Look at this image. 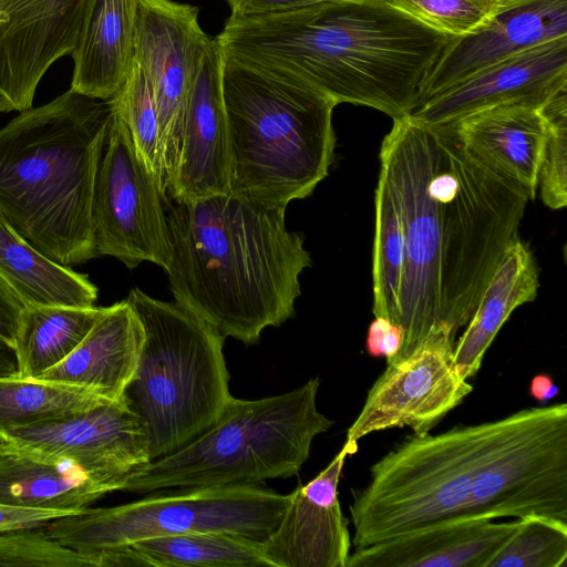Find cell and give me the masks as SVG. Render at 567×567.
<instances>
[{
    "instance_id": "cell-1",
    "label": "cell",
    "mask_w": 567,
    "mask_h": 567,
    "mask_svg": "<svg viewBox=\"0 0 567 567\" xmlns=\"http://www.w3.org/2000/svg\"><path fill=\"white\" fill-rule=\"evenodd\" d=\"M380 173L396 200L406 256L396 324L406 359L435 323H468L506 246L517 236L526 190L476 159L451 124L393 120Z\"/></svg>"
},
{
    "instance_id": "cell-2",
    "label": "cell",
    "mask_w": 567,
    "mask_h": 567,
    "mask_svg": "<svg viewBox=\"0 0 567 567\" xmlns=\"http://www.w3.org/2000/svg\"><path fill=\"white\" fill-rule=\"evenodd\" d=\"M352 497L355 548L454 520L567 522V404L413 434L371 466Z\"/></svg>"
},
{
    "instance_id": "cell-3",
    "label": "cell",
    "mask_w": 567,
    "mask_h": 567,
    "mask_svg": "<svg viewBox=\"0 0 567 567\" xmlns=\"http://www.w3.org/2000/svg\"><path fill=\"white\" fill-rule=\"evenodd\" d=\"M451 35L385 0H330L282 13L230 16L224 54L307 85L336 104L409 116Z\"/></svg>"
},
{
    "instance_id": "cell-4",
    "label": "cell",
    "mask_w": 567,
    "mask_h": 567,
    "mask_svg": "<svg viewBox=\"0 0 567 567\" xmlns=\"http://www.w3.org/2000/svg\"><path fill=\"white\" fill-rule=\"evenodd\" d=\"M175 301L224 338L256 343L295 313L299 277L310 267L305 236L285 208L230 192L165 205Z\"/></svg>"
},
{
    "instance_id": "cell-5",
    "label": "cell",
    "mask_w": 567,
    "mask_h": 567,
    "mask_svg": "<svg viewBox=\"0 0 567 567\" xmlns=\"http://www.w3.org/2000/svg\"><path fill=\"white\" fill-rule=\"evenodd\" d=\"M112 112L68 90L0 127V217L63 266L97 257L92 205Z\"/></svg>"
},
{
    "instance_id": "cell-6",
    "label": "cell",
    "mask_w": 567,
    "mask_h": 567,
    "mask_svg": "<svg viewBox=\"0 0 567 567\" xmlns=\"http://www.w3.org/2000/svg\"><path fill=\"white\" fill-rule=\"evenodd\" d=\"M229 192L287 208L326 178L334 157L332 112L324 94L223 53Z\"/></svg>"
},
{
    "instance_id": "cell-7",
    "label": "cell",
    "mask_w": 567,
    "mask_h": 567,
    "mask_svg": "<svg viewBox=\"0 0 567 567\" xmlns=\"http://www.w3.org/2000/svg\"><path fill=\"white\" fill-rule=\"evenodd\" d=\"M126 301L144 336L122 401L138 419L152 461L205 432L233 398L225 338L176 301L155 299L140 288Z\"/></svg>"
},
{
    "instance_id": "cell-8",
    "label": "cell",
    "mask_w": 567,
    "mask_h": 567,
    "mask_svg": "<svg viewBox=\"0 0 567 567\" xmlns=\"http://www.w3.org/2000/svg\"><path fill=\"white\" fill-rule=\"evenodd\" d=\"M319 386L315 378L282 394L233 396L210 427L174 453L130 471L118 491L257 484L298 474L313 439L333 424L317 408Z\"/></svg>"
},
{
    "instance_id": "cell-9",
    "label": "cell",
    "mask_w": 567,
    "mask_h": 567,
    "mask_svg": "<svg viewBox=\"0 0 567 567\" xmlns=\"http://www.w3.org/2000/svg\"><path fill=\"white\" fill-rule=\"evenodd\" d=\"M127 504L86 507L45 527L61 545L83 554L194 532H220L265 542L279 524L290 494L256 484L157 489Z\"/></svg>"
},
{
    "instance_id": "cell-10",
    "label": "cell",
    "mask_w": 567,
    "mask_h": 567,
    "mask_svg": "<svg viewBox=\"0 0 567 567\" xmlns=\"http://www.w3.org/2000/svg\"><path fill=\"white\" fill-rule=\"evenodd\" d=\"M112 107L94 184L95 250L97 256L114 257L130 269L150 261L166 270L172 257L165 210L169 200L137 153L113 103Z\"/></svg>"
},
{
    "instance_id": "cell-11",
    "label": "cell",
    "mask_w": 567,
    "mask_h": 567,
    "mask_svg": "<svg viewBox=\"0 0 567 567\" xmlns=\"http://www.w3.org/2000/svg\"><path fill=\"white\" fill-rule=\"evenodd\" d=\"M455 334L449 324L435 323L406 359L386 364L346 442L357 444L372 432L404 426L423 435L461 404L473 386L455 368Z\"/></svg>"
},
{
    "instance_id": "cell-12",
    "label": "cell",
    "mask_w": 567,
    "mask_h": 567,
    "mask_svg": "<svg viewBox=\"0 0 567 567\" xmlns=\"http://www.w3.org/2000/svg\"><path fill=\"white\" fill-rule=\"evenodd\" d=\"M212 40L199 27L196 7L137 0L133 60L144 72L156 104L166 187L178 158L188 87Z\"/></svg>"
},
{
    "instance_id": "cell-13",
    "label": "cell",
    "mask_w": 567,
    "mask_h": 567,
    "mask_svg": "<svg viewBox=\"0 0 567 567\" xmlns=\"http://www.w3.org/2000/svg\"><path fill=\"white\" fill-rule=\"evenodd\" d=\"M0 443L118 478L151 461L143 427L123 401H103L72 415L14 429Z\"/></svg>"
},
{
    "instance_id": "cell-14",
    "label": "cell",
    "mask_w": 567,
    "mask_h": 567,
    "mask_svg": "<svg viewBox=\"0 0 567 567\" xmlns=\"http://www.w3.org/2000/svg\"><path fill=\"white\" fill-rule=\"evenodd\" d=\"M89 0H0V113L32 107L47 71L75 48Z\"/></svg>"
},
{
    "instance_id": "cell-15",
    "label": "cell",
    "mask_w": 567,
    "mask_h": 567,
    "mask_svg": "<svg viewBox=\"0 0 567 567\" xmlns=\"http://www.w3.org/2000/svg\"><path fill=\"white\" fill-rule=\"evenodd\" d=\"M567 91V35L498 61L420 104L411 114L429 125L453 124L506 104L545 105Z\"/></svg>"
},
{
    "instance_id": "cell-16",
    "label": "cell",
    "mask_w": 567,
    "mask_h": 567,
    "mask_svg": "<svg viewBox=\"0 0 567 567\" xmlns=\"http://www.w3.org/2000/svg\"><path fill=\"white\" fill-rule=\"evenodd\" d=\"M566 35L567 0L507 2L474 31L451 38L421 84L417 106L498 61Z\"/></svg>"
},
{
    "instance_id": "cell-17",
    "label": "cell",
    "mask_w": 567,
    "mask_h": 567,
    "mask_svg": "<svg viewBox=\"0 0 567 567\" xmlns=\"http://www.w3.org/2000/svg\"><path fill=\"white\" fill-rule=\"evenodd\" d=\"M223 51L214 38L188 87L179 153L167 185L174 202L229 192V145L223 97Z\"/></svg>"
},
{
    "instance_id": "cell-18",
    "label": "cell",
    "mask_w": 567,
    "mask_h": 567,
    "mask_svg": "<svg viewBox=\"0 0 567 567\" xmlns=\"http://www.w3.org/2000/svg\"><path fill=\"white\" fill-rule=\"evenodd\" d=\"M355 446L346 442L323 471L290 493L279 524L261 543L270 567H346L351 538L338 484L346 457Z\"/></svg>"
},
{
    "instance_id": "cell-19",
    "label": "cell",
    "mask_w": 567,
    "mask_h": 567,
    "mask_svg": "<svg viewBox=\"0 0 567 567\" xmlns=\"http://www.w3.org/2000/svg\"><path fill=\"white\" fill-rule=\"evenodd\" d=\"M451 125L476 159L495 174L520 185L529 199L535 198L548 130L544 105L501 104L466 115Z\"/></svg>"
},
{
    "instance_id": "cell-20",
    "label": "cell",
    "mask_w": 567,
    "mask_h": 567,
    "mask_svg": "<svg viewBox=\"0 0 567 567\" xmlns=\"http://www.w3.org/2000/svg\"><path fill=\"white\" fill-rule=\"evenodd\" d=\"M517 520L464 519L355 548L346 567H487Z\"/></svg>"
},
{
    "instance_id": "cell-21",
    "label": "cell",
    "mask_w": 567,
    "mask_h": 567,
    "mask_svg": "<svg viewBox=\"0 0 567 567\" xmlns=\"http://www.w3.org/2000/svg\"><path fill=\"white\" fill-rule=\"evenodd\" d=\"M143 328L125 300L109 306L80 344L39 379L122 401L137 364Z\"/></svg>"
},
{
    "instance_id": "cell-22",
    "label": "cell",
    "mask_w": 567,
    "mask_h": 567,
    "mask_svg": "<svg viewBox=\"0 0 567 567\" xmlns=\"http://www.w3.org/2000/svg\"><path fill=\"white\" fill-rule=\"evenodd\" d=\"M137 0H89L74 50L70 90L97 100L123 86L134 58Z\"/></svg>"
},
{
    "instance_id": "cell-23",
    "label": "cell",
    "mask_w": 567,
    "mask_h": 567,
    "mask_svg": "<svg viewBox=\"0 0 567 567\" xmlns=\"http://www.w3.org/2000/svg\"><path fill=\"white\" fill-rule=\"evenodd\" d=\"M121 482L66 461L3 445L0 453V502L12 506L74 514L118 491Z\"/></svg>"
},
{
    "instance_id": "cell-24",
    "label": "cell",
    "mask_w": 567,
    "mask_h": 567,
    "mask_svg": "<svg viewBox=\"0 0 567 567\" xmlns=\"http://www.w3.org/2000/svg\"><path fill=\"white\" fill-rule=\"evenodd\" d=\"M538 287L533 254L516 236L506 246L466 330L454 344L455 368L463 379L477 373L502 326L516 308L536 298Z\"/></svg>"
},
{
    "instance_id": "cell-25",
    "label": "cell",
    "mask_w": 567,
    "mask_h": 567,
    "mask_svg": "<svg viewBox=\"0 0 567 567\" xmlns=\"http://www.w3.org/2000/svg\"><path fill=\"white\" fill-rule=\"evenodd\" d=\"M0 275L28 305L94 306L87 276L40 252L0 217Z\"/></svg>"
},
{
    "instance_id": "cell-26",
    "label": "cell",
    "mask_w": 567,
    "mask_h": 567,
    "mask_svg": "<svg viewBox=\"0 0 567 567\" xmlns=\"http://www.w3.org/2000/svg\"><path fill=\"white\" fill-rule=\"evenodd\" d=\"M106 309L97 306H27L12 346L16 375L39 379L58 365L80 344Z\"/></svg>"
},
{
    "instance_id": "cell-27",
    "label": "cell",
    "mask_w": 567,
    "mask_h": 567,
    "mask_svg": "<svg viewBox=\"0 0 567 567\" xmlns=\"http://www.w3.org/2000/svg\"><path fill=\"white\" fill-rule=\"evenodd\" d=\"M148 567H270L261 542L220 532H194L131 544Z\"/></svg>"
},
{
    "instance_id": "cell-28",
    "label": "cell",
    "mask_w": 567,
    "mask_h": 567,
    "mask_svg": "<svg viewBox=\"0 0 567 567\" xmlns=\"http://www.w3.org/2000/svg\"><path fill=\"white\" fill-rule=\"evenodd\" d=\"M103 401L107 400L76 386L0 377V437L14 429L72 415Z\"/></svg>"
},
{
    "instance_id": "cell-29",
    "label": "cell",
    "mask_w": 567,
    "mask_h": 567,
    "mask_svg": "<svg viewBox=\"0 0 567 567\" xmlns=\"http://www.w3.org/2000/svg\"><path fill=\"white\" fill-rule=\"evenodd\" d=\"M374 207L372 311L374 317L388 318L395 323L406 256L405 233L399 205L380 175Z\"/></svg>"
},
{
    "instance_id": "cell-30",
    "label": "cell",
    "mask_w": 567,
    "mask_h": 567,
    "mask_svg": "<svg viewBox=\"0 0 567 567\" xmlns=\"http://www.w3.org/2000/svg\"><path fill=\"white\" fill-rule=\"evenodd\" d=\"M110 100L127 125L135 148L161 193L168 198L158 113L151 85L134 60L123 86Z\"/></svg>"
},
{
    "instance_id": "cell-31",
    "label": "cell",
    "mask_w": 567,
    "mask_h": 567,
    "mask_svg": "<svg viewBox=\"0 0 567 567\" xmlns=\"http://www.w3.org/2000/svg\"><path fill=\"white\" fill-rule=\"evenodd\" d=\"M567 522L545 516L517 519V527L487 567H566Z\"/></svg>"
},
{
    "instance_id": "cell-32",
    "label": "cell",
    "mask_w": 567,
    "mask_h": 567,
    "mask_svg": "<svg viewBox=\"0 0 567 567\" xmlns=\"http://www.w3.org/2000/svg\"><path fill=\"white\" fill-rule=\"evenodd\" d=\"M548 121L538 175L540 199L551 209L567 204V91L544 105Z\"/></svg>"
},
{
    "instance_id": "cell-33",
    "label": "cell",
    "mask_w": 567,
    "mask_h": 567,
    "mask_svg": "<svg viewBox=\"0 0 567 567\" xmlns=\"http://www.w3.org/2000/svg\"><path fill=\"white\" fill-rule=\"evenodd\" d=\"M0 566L96 567L94 554H83L52 539L43 528L0 534Z\"/></svg>"
},
{
    "instance_id": "cell-34",
    "label": "cell",
    "mask_w": 567,
    "mask_h": 567,
    "mask_svg": "<svg viewBox=\"0 0 567 567\" xmlns=\"http://www.w3.org/2000/svg\"><path fill=\"white\" fill-rule=\"evenodd\" d=\"M423 24L451 37L474 31L504 4L502 0H385Z\"/></svg>"
},
{
    "instance_id": "cell-35",
    "label": "cell",
    "mask_w": 567,
    "mask_h": 567,
    "mask_svg": "<svg viewBox=\"0 0 567 567\" xmlns=\"http://www.w3.org/2000/svg\"><path fill=\"white\" fill-rule=\"evenodd\" d=\"M404 330L388 318L375 317L367 333V352L371 357H384L391 361L402 347Z\"/></svg>"
},
{
    "instance_id": "cell-36",
    "label": "cell",
    "mask_w": 567,
    "mask_h": 567,
    "mask_svg": "<svg viewBox=\"0 0 567 567\" xmlns=\"http://www.w3.org/2000/svg\"><path fill=\"white\" fill-rule=\"evenodd\" d=\"M68 513L24 508L0 502V534L22 529L43 528L50 522Z\"/></svg>"
},
{
    "instance_id": "cell-37",
    "label": "cell",
    "mask_w": 567,
    "mask_h": 567,
    "mask_svg": "<svg viewBox=\"0 0 567 567\" xmlns=\"http://www.w3.org/2000/svg\"><path fill=\"white\" fill-rule=\"evenodd\" d=\"M28 305L0 275V338L13 346L22 311Z\"/></svg>"
},
{
    "instance_id": "cell-38",
    "label": "cell",
    "mask_w": 567,
    "mask_h": 567,
    "mask_svg": "<svg viewBox=\"0 0 567 567\" xmlns=\"http://www.w3.org/2000/svg\"><path fill=\"white\" fill-rule=\"evenodd\" d=\"M231 16L255 17L282 13L330 0H226Z\"/></svg>"
},
{
    "instance_id": "cell-39",
    "label": "cell",
    "mask_w": 567,
    "mask_h": 567,
    "mask_svg": "<svg viewBox=\"0 0 567 567\" xmlns=\"http://www.w3.org/2000/svg\"><path fill=\"white\" fill-rule=\"evenodd\" d=\"M559 393V388L547 374L535 375L529 384V395L540 402L551 400Z\"/></svg>"
},
{
    "instance_id": "cell-40",
    "label": "cell",
    "mask_w": 567,
    "mask_h": 567,
    "mask_svg": "<svg viewBox=\"0 0 567 567\" xmlns=\"http://www.w3.org/2000/svg\"><path fill=\"white\" fill-rule=\"evenodd\" d=\"M17 374V362L13 348L0 338V377Z\"/></svg>"
},
{
    "instance_id": "cell-41",
    "label": "cell",
    "mask_w": 567,
    "mask_h": 567,
    "mask_svg": "<svg viewBox=\"0 0 567 567\" xmlns=\"http://www.w3.org/2000/svg\"><path fill=\"white\" fill-rule=\"evenodd\" d=\"M504 3H507V2H511V1H514V0H502Z\"/></svg>"
},
{
    "instance_id": "cell-42",
    "label": "cell",
    "mask_w": 567,
    "mask_h": 567,
    "mask_svg": "<svg viewBox=\"0 0 567 567\" xmlns=\"http://www.w3.org/2000/svg\"><path fill=\"white\" fill-rule=\"evenodd\" d=\"M1 451H2V444L0 443V453H1Z\"/></svg>"
}]
</instances>
